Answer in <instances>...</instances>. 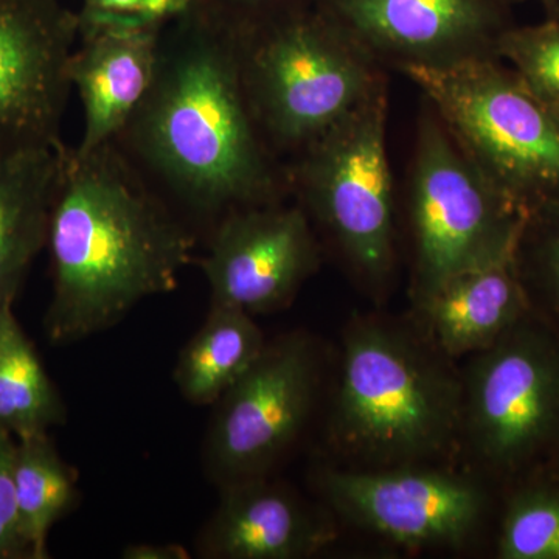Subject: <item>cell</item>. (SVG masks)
<instances>
[{
    "mask_svg": "<svg viewBox=\"0 0 559 559\" xmlns=\"http://www.w3.org/2000/svg\"><path fill=\"white\" fill-rule=\"evenodd\" d=\"M64 148L0 156V311L13 308L28 267L47 246Z\"/></svg>",
    "mask_w": 559,
    "mask_h": 559,
    "instance_id": "cell-17",
    "label": "cell"
},
{
    "mask_svg": "<svg viewBox=\"0 0 559 559\" xmlns=\"http://www.w3.org/2000/svg\"><path fill=\"white\" fill-rule=\"evenodd\" d=\"M216 9L241 21H255L305 7L316 5L318 0H205Z\"/></svg>",
    "mask_w": 559,
    "mask_h": 559,
    "instance_id": "cell-25",
    "label": "cell"
},
{
    "mask_svg": "<svg viewBox=\"0 0 559 559\" xmlns=\"http://www.w3.org/2000/svg\"><path fill=\"white\" fill-rule=\"evenodd\" d=\"M320 491L353 522L409 547L463 543L479 525L480 489L439 471H322Z\"/></svg>",
    "mask_w": 559,
    "mask_h": 559,
    "instance_id": "cell-11",
    "label": "cell"
},
{
    "mask_svg": "<svg viewBox=\"0 0 559 559\" xmlns=\"http://www.w3.org/2000/svg\"><path fill=\"white\" fill-rule=\"evenodd\" d=\"M114 143L162 197L216 223L274 202L278 180L242 75L241 22L205 0L168 22L148 94Z\"/></svg>",
    "mask_w": 559,
    "mask_h": 559,
    "instance_id": "cell-1",
    "label": "cell"
},
{
    "mask_svg": "<svg viewBox=\"0 0 559 559\" xmlns=\"http://www.w3.org/2000/svg\"><path fill=\"white\" fill-rule=\"evenodd\" d=\"M500 2L509 3L513 0H500ZM538 2L546 9L549 20L559 21V0H538Z\"/></svg>",
    "mask_w": 559,
    "mask_h": 559,
    "instance_id": "cell-28",
    "label": "cell"
},
{
    "mask_svg": "<svg viewBox=\"0 0 559 559\" xmlns=\"http://www.w3.org/2000/svg\"><path fill=\"white\" fill-rule=\"evenodd\" d=\"M530 218L469 160L439 116L423 120L412 175L419 300L471 264L521 245Z\"/></svg>",
    "mask_w": 559,
    "mask_h": 559,
    "instance_id": "cell-6",
    "label": "cell"
},
{
    "mask_svg": "<svg viewBox=\"0 0 559 559\" xmlns=\"http://www.w3.org/2000/svg\"><path fill=\"white\" fill-rule=\"evenodd\" d=\"M535 215L549 223L550 229L540 245V260L550 288L559 301V209L544 210Z\"/></svg>",
    "mask_w": 559,
    "mask_h": 559,
    "instance_id": "cell-26",
    "label": "cell"
},
{
    "mask_svg": "<svg viewBox=\"0 0 559 559\" xmlns=\"http://www.w3.org/2000/svg\"><path fill=\"white\" fill-rule=\"evenodd\" d=\"M521 246L471 264L419 300L448 355L484 352L520 323L527 304L518 270Z\"/></svg>",
    "mask_w": 559,
    "mask_h": 559,
    "instance_id": "cell-16",
    "label": "cell"
},
{
    "mask_svg": "<svg viewBox=\"0 0 559 559\" xmlns=\"http://www.w3.org/2000/svg\"><path fill=\"white\" fill-rule=\"evenodd\" d=\"M506 559H559V492L532 489L511 502L499 539Z\"/></svg>",
    "mask_w": 559,
    "mask_h": 559,
    "instance_id": "cell-22",
    "label": "cell"
},
{
    "mask_svg": "<svg viewBox=\"0 0 559 559\" xmlns=\"http://www.w3.org/2000/svg\"><path fill=\"white\" fill-rule=\"evenodd\" d=\"M17 440L0 428V559H31L22 539L14 495Z\"/></svg>",
    "mask_w": 559,
    "mask_h": 559,
    "instance_id": "cell-24",
    "label": "cell"
},
{
    "mask_svg": "<svg viewBox=\"0 0 559 559\" xmlns=\"http://www.w3.org/2000/svg\"><path fill=\"white\" fill-rule=\"evenodd\" d=\"M469 160L530 215L559 209V114L498 58L404 64Z\"/></svg>",
    "mask_w": 559,
    "mask_h": 559,
    "instance_id": "cell-4",
    "label": "cell"
},
{
    "mask_svg": "<svg viewBox=\"0 0 559 559\" xmlns=\"http://www.w3.org/2000/svg\"><path fill=\"white\" fill-rule=\"evenodd\" d=\"M238 21L253 116L282 148L304 150L384 81L369 51L316 5Z\"/></svg>",
    "mask_w": 559,
    "mask_h": 559,
    "instance_id": "cell-3",
    "label": "cell"
},
{
    "mask_svg": "<svg viewBox=\"0 0 559 559\" xmlns=\"http://www.w3.org/2000/svg\"><path fill=\"white\" fill-rule=\"evenodd\" d=\"M316 385L318 360L307 337L264 347L218 401L209 459L224 484L264 476L304 428Z\"/></svg>",
    "mask_w": 559,
    "mask_h": 559,
    "instance_id": "cell-9",
    "label": "cell"
},
{
    "mask_svg": "<svg viewBox=\"0 0 559 559\" xmlns=\"http://www.w3.org/2000/svg\"><path fill=\"white\" fill-rule=\"evenodd\" d=\"M333 539L319 514L263 477L224 484L223 498L201 540L219 559H300Z\"/></svg>",
    "mask_w": 559,
    "mask_h": 559,
    "instance_id": "cell-15",
    "label": "cell"
},
{
    "mask_svg": "<svg viewBox=\"0 0 559 559\" xmlns=\"http://www.w3.org/2000/svg\"><path fill=\"white\" fill-rule=\"evenodd\" d=\"M124 559H187L189 551L178 544H134L121 554Z\"/></svg>",
    "mask_w": 559,
    "mask_h": 559,
    "instance_id": "cell-27",
    "label": "cell"
},
{
    "mask_svg": "<svg viewBox=\"0 0 559 559\" xmlns=\"http://www.w3.org/2000/svg\"><path fill=\"white\" fill-rule=\"evenodd\" d=\"M316 7L371 57L399 68L496 57V40L511 27L500 0H318Z\"/></svg>",
    "mask_w": 559,
    "mask_h": 559,
    "instance_id": "cell-13",
    "label": "cell"
},
{
    "mask_svg": "<svg viewBox=\"0 0 559 559\" xmlns=\"http://www.w3.org/2000/svg\"><path fill=\"white\" fill-rule=\"evenodd\" d=\"M79 14L60 0H0V156L61 148Z\"/></svg>",
    "mask_w": 559,
    "mask_h": 559,
    "instance_id": "cell-8",
    "label": "cell"
},
{
    "mask_svg": "<svg viewBox=\"0 0 559 559\" xmlns=\"http://www.w3.org/2000/svg\"><path fill=\"white\" fill-rule=\"evenodd\" d=\"M457 417L454 385L411 341L374 322L349 330L334 411L345 448L377 462H414L447 444Z\"/></svg>",
    "mask_w": 559,
    "mask_h": 559,
    "instance_id": "cell-5",
    "label": "cell"
},
{
    "mask_svg": "<svg viewBox=\"0 0 559 559\" xmlns=\"http://www.w3.org/2000/svg\"><path fill=\"white\" fill-rule=\"evenodd\" d=\"M14 495L22 539L31 559H46L49 533L76 498V477L49 433L17 440Z\"/></svg>",
    "mask_w": 559,
    "mask_h": 559,
    "instance_id": "cell-20",
    "label": "cell"
},
{
    "mask_svg": "<svg viewBox=\"0 0 559 559\" xmlns=\"http://www.w3.org/2000/svg\"><path fill=\"white\" fill-rule=\"evenodd\" d=\"M316 263L318 252L304 210L275 201L223 216L200 261L212 305L249 314L283 307Z\"/></svg>",
    "mask_w": 559,
    "mask_h": 559,
    "instance_id": "cell-12",
    "label": "cell"
},
{
    "mask_svg": "<svg viewBox=\"0 0 559 559\" xmlns=\"http://www.w3.org/2000/svg\"><path fill=\"white\" fill-rule=\"evenodd\" d=\"M495 55L559 114V21L507 28L496 40Z\"/></svg>",
    "mask_w": 559,
    "mask_h": 559,
    "instance_id": "cell-21",
    "label": "cell"
},
{
    "mask_svg": "<svg viewBox=\"0 0 559 559\" xmlns=\"http://www.w3.org/2000/svg\"><path fill=\"white\" fill-rule=\"evenodd\" d=\"M388 90L369 97L310 145L296 171L308 204L370 278L393 260V189L385 142Z\"/></svg>",
    "mask_w": 559,
    "mask_h": 559,
    "instance_id": "cell-7",
    "label": "cell"
},
{
    "mask_svg": "<svg viewBox=\"0 0 559 559\" xmlns=\"http://www.w3.org/2000/svg\"><path fill=\"white\" fill-rule=\"evenodd\" d=\"M204 0H83L80 32L94 28H162Z\"/></svg>",
    "mask_w": 559,
    "mask_h": 559,
    "instance_id": "cell-23",
    "label": "cell"
},
{
    "mask_svg": "<svg viewBox=\"0 0 559 559\" xmlns=\"http://www.w3.org/2000/svg\"><path fill=\"white\" fill-rule=\"evenodd\" d=\"M266 347L252 314L212 305L209 318L180 353L175 371L183 399L197 406L218 403Z\"/></svg>",
    "mask_w": 559,
    "mask_h": 559,
    "instance_id": "cell-18",
    "label": "cell"
},
{
    "mask_svg": "<svg viewBox=\"0 0 559 559\" xmlns=\"http://www.w3.org/2000/svg\"><path fill=\"white\" fill-rule=\"evenodd\" d=\"M66 421L60 392L13 308L0 311V428L16 440L49 433Z\"/></svg>",
    "mask_w": 559,
    "mask_h": 559,
    "instance_id": "cell-19",
    "label": "cell"
},
{
    "mask_svg": "<svg viewBox=\"0 0 559 559\" xmlns=\"http://www.w3.org/2000/svg\"><path fill=\"white\" fill-rule=\"evenodd\" d=\"M47 248L53 293L44 331L66 345L178 288L197 235L110 142L84 154L62 151Z\"/></svg>",
    "mask_w": 559,
    "mask_h": 559,
    "instance_id": "cell-2",
    "label": "cell"
},
{
    "mask_svg": "<svg viewBox=\"0 0 559 559\" xmlns=\"http://www.w3.org/2000/svg\"><path fill=\"white\" fill-rule=\"evenodd\" d=\"M480 353L469 380L471 437L485 460L511 468L557 429L559 353L518 325Z\"/></svg>",
    "mask_w": 559,
    "mask_h": 559,
    "instance_id": "cell-10",
    "label": "cell"
},
{
    "mask_svg": "<svg viewBox=\"0 0 559 559\" xmlns=\"http://www.w3.org/2000/svg\"><path fill=\"white\" fill-rule=\"evenodd\" d=\"M162 28L80 32L69 62L70 84L79 92L84 116L76 153L114 142L130 123L153 83Z\"/></svg>",
    "mask_w": 559,
    "mask_h": 559,
    "instance_id": "cell-14",
    "label": "cell"
}]
</instances>
